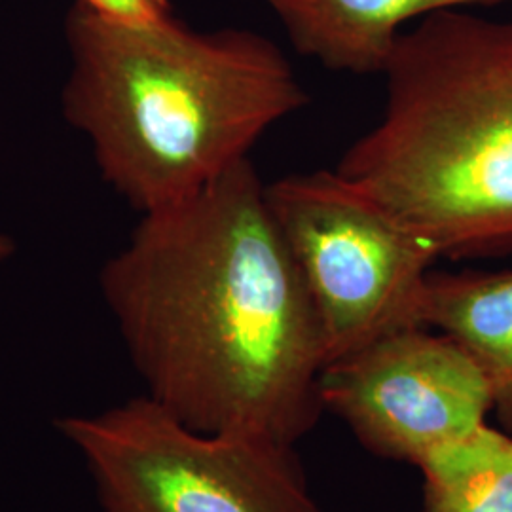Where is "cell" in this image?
I'll use <instances>...</instances> for the list:
<instances>
[{"instance_id":"2","label":"cell","mask_w":512,"mask_h":512,"mask_svg":"<svg viewBox=\"0 0 512 512\" xmlns=\"http://www.w3.org/2000/svg\"><path fill=\"white\" fill-rule=\"evenodd\" d=\"M65 37L63 116L141 215L215 183L310 101L281 48L255 31L128 23L74 0Z\"/></svg>"},{"instance_id":"7","label":"cell","mask_w":512,"mask_h":512,"mask_svg":"<svg viewBox=\"0 0 512 512\" xmlns=\"http://www.w3.org/2000/svg\"><path fill=\"white\" fill-rule=\"evenodd\" d=\"M511 0H266L294 50L334 73L384 74L408 21Z\"/></svg>"},{"instance_id":"8","label":"cell","mask_w":512,"mask_h":512,"mask_svg":"<svg viewBox=\"0 0 512 512\" xmlns=\"http://www.w3.org/2000/svg\"><path fill=\"white\" fill-rule=\"evenodd\" d=\"M420 325L452 338L490 385L494 414L512 435V270L429 272Z\"/></svg>"},{"instance_id":"9","label":"cell","mask_w":512,"mask_h":512,"mask_svg":"<svg viewBox=\"0 0 512 512\" xmlns=\"http://www.w3.org/2000/svg\"><path fill=\"white\" fill-rule=\"evenodd\" d=\"M421 512H512V435L490 423L431 452L418 465Z\"/></svg>"},{"instance_id":"3","label":"cell","mask_w":512,"mask_h":512,"mask_svg":"<svg viewBox=\"0 0 512 512\" xmlns=\"http://www.w3.org/2000/svg\"><path fill=\"white\" fill-rule=\"evenodd\" d=\"M384 76L382 120L336 171L439 256L512 251V21L435 12Z\"/></svg>"},{"instance_id":"4","label":"cell","mask_w":512,"mask_h":512,"mask_svg":"<svg viewBox=\"0 0 512 512\" xmlns=\"http://www.w3.org/2000/svg\"><path fill=\"white\" fill-rule=\"evenodd\" d=\"M55 425L86 461L101 512H321L296 444L202 433L147 395Z\"/></svg>"},{"instance_id":"11","label":"cell","mask_w":512,"mask_h":512,"mask_svg":"<svg viewBox=\"0 0 512 512\" xmlns=\"http://www.w3.org/2000/svg\"><path fill=\"white\" fill-rule=\"evenodd\" d=\"M14 251H16L14 241L8 238L6 234H0V262H4L6 258L14 255Z\"/></svg>"},{"instance_id":"5","label":"cell","mask_w":512,"mask_h":512,"mask_svg":"<svg viewBox=\"0 0 512 512\" xmlns=\"http://www.w3.org/2000/svg\"><path fill=\"white\" fill-rule=\"evenodd\" d=\"M266 198L310 294L327 365L421 327L423 285L440 258L431 243L336 169L281 177Z\"/></svg>"},{"instance_id":"6","label":"cell","mask_w":512,"mask_h":512,"mask_svg":"<svg viewBox=\"0 0 512 512\" xmlns=\"http://www.w3.org/2000/svg\"><path fill=\"white\" fill-rule=\"evenodd\" d=\"M319 397L368 452L416 467L494 412L475 361L427 327L387 334L325 366Z\"/></svg>"},{"instance_id":"1","label":"cell","mask_w":512,"mask_h":512,"mask_svg":"<svg viewBox=\"0 0 512 512\" xmlns=\"http://www.w3.org/2000/svg\"><path fill=\"white\" fill-rule=\"evenodd\" d=\"M99 287L148 399L184 425L296 444L325 412L321 329L249 158L145 213Z\"/></svg>"},{"instance_id":"10","label":"cell","mask_w":512,"mask_h":512,"mask_svg":"<svg viewBox=\"0 0 512 512\" xmlns=\"http://www.w3.org/2000/svg\"><path fill=\"white\" fill-rule=\"evenodd\" d=\"M99 14L128 23H152L171 18L169 0H82Z\"/></svg>"}]
</instances>
